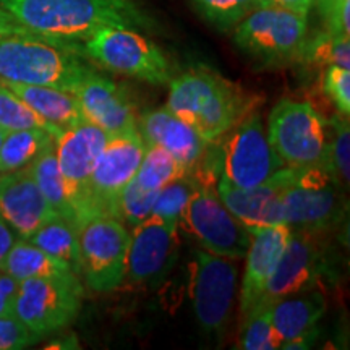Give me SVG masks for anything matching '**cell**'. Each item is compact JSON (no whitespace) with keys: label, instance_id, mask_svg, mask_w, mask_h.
Segmentation results:
<instances>
[{"label":"cell","instance_id":"obj_5","mask_svg":"<svg viewBox=\"0 0 350 350\" xmlns=\"http://www.w3.org/2000/svg\"><path fill=\"white\" fill-rule=\"evenodd\" d=\"M342 183L326 165L291 167L282 191L284 224L292 230L321 234L344 217Z\"/></svg>","mask_w":350,"mask_h":350},{"label":"cell","instance_id":"obj_11","mask_svg":"<svg viewBox=\"0 0 350 350\" xmlns=\"http://www.w3.org/2000/svg\"><path fill=\"white\" fill-rule=\"evenodd\" d=\"M190 232L213 255L242 260L252 234L219 198L216 183L198 182L182 214L180 226Z\"/></svg>","mask_w":350,"mask_h":350},{"label":"cell","instance_id":"obj_8","mask_svg":"<svg viewBox=\"0 0 350 350\" xmlns=\"http://www.w3.org/2000/svg\"><path fill=\"white\" fill-rule=\"evenodd\" d=\"M222 138L221 175L234 187L261 185L286 165L271 146L260 112L248 113Z\"/></svg>","mask_w":350,"mask_h":350},{"label":"cell","instance_id":"obj_24","mask_svg":"<svg viewBox=\"0 0 350 350\" xmlns=\"http://www.w3.org/2000/svg\"><path fill=\"white\" fill-rule=\"evenodd\" d=\"M2 269L16 281L34 278L80 279L67 265L25 239L15 240L3 261Z\"/></svg>","mask_w":350,"mask_h":350},{"label":"cell","instance_id":"obj_25","mask_svg":"<svg viewBox=\"0 0 350 350\" xmlns=\"http://www.w3.org/2000/svg\"><path fill=\"white\" fill-rule=\"evenodd\" d=\"M28 167L34 182L38 183L39 190L42 191L44 198L47 200V203L51 204L57 216L65 219L68 224H72L77 229L75 213H73L62 174H60L59 164H57L54 143L47 146Z\"/></svg>","mask_w":350,"mask_h":350},{"label":"cell","instance_id":"obj_23","mask_svg":"<svg viewBox=\"0 0 350 350\" xmlns=\"http://www.w3.org/2000/svg\"><path fill=\"white\" fill-rule=\"evenodd\" d=\"M12 93H15L23 103L28 104L34 112L47 124L59 130L70 129L81 124L83 113L75 96L67 91L51 86L23 85V83L2 81Z\"/></svg>","mask_w":350,"mask_h":350},{"label":"cell","instance_id":"obj_16","mask_svg":"<svg viewBox=\"0 0 350 350\" xmlns=\"http://www.w3.org/2000/svg\"><path fill=\"white\" fill-rule=\"evenodd\" d=\"M326 266V255L318 242V234L292 230L286 252L282 253L256 306H271L282 297L318 287Z\"/></svg>","mask_w":350,"mask_h":350},{"label":"cell","instance_id":"obj_28","mask_svg":"<svg viewBox=\"0 0 350 350\" xmlns=\"http://www.w3.org/2000/svg\"><path fill=\"white\" fill-rule=\"evenodd\" d=\"M183 174L187 172L167 151L152 144H146L142 163L137 174L133 175V182L143 190L159 191L170 180Z\"/></svg>","mask_w":350,"mask_h":350},{"label":"cell","instance_id":"obj_6","mask_svg":"<svg viewBox=\"0 0 350 350\" xmlns=\"http://www.w3.org/2000/svg\"><path fill=\"white\" fill-rule=\"evenodd\" d=\"M268 138L288 167L332 169L325 122L308 100H279L269 112Z\"/></svg>","mask_w":350,"mask_h":350},{"label":"cell","instance_id":"obj_38","mask_svg":"<svg viewBox=\"0 0 350 350\" xmlns=\"http://www.w3.org/2000/svg\"><path fill=\"white\" fill-rule=\"evenodd\" d=\"M41 340L39 336L26 327L15 317L0 318V350L26 349Z\"/></svg>","mask_w":350,"mask_h":350},{"label":"cell","instance_id":"obj_31","mask_svg":"<svg viewBox=\"0 0 350 350\" xmlns=\"http://www.w3.org/2000/svg\"><path fill=\"white\" fill-rule=\"evenodd\" d=\"M301 62L312 65H338V67H350V42L349 38L334 36L323 31L314 34L312 39L306 38L304 49L300 54Z\"/></svg>","mask_w":350,"mask_h":350},{"label":"cell","instance_id":"obj_45","mask_svg":"<svg viewBox=\"0 0 350 350\" xmlns=\"http://www.w3.org/2000/svg\"><path fill=\"white\" fill-rule=\"evenodd\" d=\"M2 177H3V175H2V174H0V180H2Z\"/></svg>","mask_w":350,"mask_h":350},{"label":"cell","instance_id":"obj_37","mask_svg":"<svg viewBox=\"0 0 350 350\" xmlns=\"http://www.w3.org/2000/svg\"><path fill=\"white\" fill-rule=\"evenodd\" d=\"M325 31L334 36L349 38L350 34V0H314Z\"/></svg>","mask_w":350,"mask_h":350},{"label":"cell","instance_id":"obj_30","mask_svg":"<svg viewBox=\"0 0 350 350\" xmlns=\"http://www.w3.org/2000/svg\"><path fill=\"white\" fill-rule=\"evenodd\" d=\"M0 129L5 131L42 129L49 131L54 138L62 131L41 119L28 104L23 103L15 93H12L2 81H0Z\"/></svg>","mask_w":350,"mask_h":350},{"label":"cell","instance_id":"obj_41","mask_svg":"<svg viewBox=\"0 0 350 350\" xmlns=\"http://www.w3.org/2000/svg\"><path fill=\"white\" fill-rule=\"evenodd\" d=\"M319 327L313 326L312 329L305 331L304 334L297 336V338L287 340L281 345V349H294V350H301V349H310L314 344V340L318 339L319 336Z\"/></svg>","mask_w":350,"mask_h":350},{"label":"cell","instance_id":"obj_22","mask_svg":"<svg viewBox=\"0 0 350 350\" xmlns=\"http://www.w3.org/2000/svg\"><path fill=\"white\" fill-rule=\"evenodd\" d=\"M325 312V295L314 287L274 301L271 305V319L284 344L317 326Z\"/></svg>","mask_w":350,"mask_h":350},{"label":"cell","instance_id":"obj_10","mask_svg":"<svg viewBox=\"0 0 350 350\" xmlns=\"http://www.w3.org/2000/svg\"><path fill=\"white\" fill-rule=\"evenodd\" d=\"M81 279L94 292H112L125 279L130 230L119 219L99 216L78 229Z\"/></svg>","mask_w":350,"mask_h":350},{"label":"cell","instance_id":"obj_36","mask_svg":"<svg viewBox=\"0 0 350 350\" xmlns=\"http://www.w3.org/2000/svg\"><path fill=\"white\" fill-rule=\"evenodd\" d=\"M323 93L338 107L340 116L350 113V72L349 68L329 65L323 75Z\"/></svg>","mask_w":350,"mask_h":350},{"label":"cell","instance_id":"obj_44","mask_svg":"<svg viewBox=\"0 0 350 350\" xmlns=\"http://www.w3.org/2000/svg\"><path fill=\"white\" fill-rule=\"evenodd\" d=\"M5 133H7L5 130L0 129V146H2V142H3V138H5Z\"/></svg>","mask_w":350,"mask_h":350},{"label":"cell","instance_id":"obj_43","mask_svg":"<svg viewBox=\"0 0 350 350\" xmlns=\"http://www.w3.org/2000/svg\"><path fill=\"white\" fill-rule=\"evenodd\" d=\"M12 34H33L28 29L23 28L18 21L8 15L5 10L0 8V39L5 36H12Z\"/></svg>","mask_w":350,"mask_h":350},{"label":"cell","instance_id":"obj_14","mask_svg":"<svg viewBox=\"0 0 350 350\" xmlns=\"http://www.w3.org/2000/svg\"><path fill=\"white\" fill-rule=\"evenodd\" d=\"M239 271L234 260L195 252L191 265V301L200 326L209 334L224 329L237 291Z\"/></svg>","mask_w":350,"mask_h":350},{"label":"cell","instance_id":"obj_12","mask_svg":"<svg viewBox=\"0 0 350 350\" xmlns=\"http://www.w3.org/2000/svg\"><path fill=\"white\" fill-rule=\"evenodd\" d=\"M144 148L146 144L138 129L109 137L96 161L88 187L90 219L99 216L116 217L117 196L137 174Z\"/></svg>","mask_w":350,"mask_h":350},{"label":"cell","instance_id":"obj_7","mask_svg":"<svg viewBox=\"0 0 350 350\" xmlns=\"http://www.w3.org/2000/svg\"><path fill=\"white\" fill-rule=\"evenodd\" d=\"M308 33L306 16L274 7H255L234 28L240 51L262 65L300 60Z\"/></svg>","mask_w":350,"mask_h":350},{"label":"cell","instance_id":"obj_9","mask_svg":"<svg viewBox=\"0 0 350 350\" xmlns=\"http://www.w3.org/2000/svg\"><path fill=\"white\" fill-rule=\"evenodd\" d=\"M83 292L81 279H25L18 284L13 314L42 339L75 321Z\"/></svg>","mask_w":350,"mask_h":350},{"label":"cell","instance_id":"obj_42","mask_svg":"<svg viewBox=\"0 0 350 350\" xmlns=\"http://www.w3.org/2000/svg\"><path fill=\"white\" fill-rule=\"evenodd\" d=\"M16 240V234L12 230V227L0 217V269H2L3 261L10 252L12 245L15 243Z\"/></svg>","mask_w":350,"mask_h":350},{"label":"cell","instance_id":"obj_21","mask_svg":"<svg viewBox=\"0 0 350 350\" xmlns=\"http://www.w3.org/2000/svg\"><path fill=\"white\" fill-rule=\"evenodd\" d=\"M252 239L247 250L242 288H240V312L243 317L255 308L275 266L286 252L292 229L287 224H274L250 229Z\"/></svg>","mask_w":350,"mask_h":350},{"label":"cell","instance_id":"obj_18","mask_svg":"<svg viewBox=\"0 0 350 350\" xmlns=\"http://www.w3.org/2000/svg\"><path fill=\"white\" fill-rule=\"evenodd\" d=\"M80 104L83 119L99 126L109 137L137 130V116L125 91L96 70L72 93Z\"/></svg>","mask_w":350,"mask_h":350},{"label":"cell","instance_id":"obj_3","mask_svg":"<svg viewBox=\"0 0 350 350\" xmlns=\"http://www.w3.org/2000/svg\"><path fill=\"white\" fill-rule=\"evenodd\" d=\"M167 107L208 143L219 142L243 119V98L206 68H191L169 83Z\"/></svg>","mask_w":350,"mask_h":350},{"label":"cell","instance_id":"obj_34","mask_svg":"<svg viewBox=\"0 0 350 350\" xmlns=\"http://www.w3.org/2000/svg\"><path fill=\"white\" fill-rule=\"evenodd\" d=\"M159 191L143 190L133 182V178L122 188L120 195L116 201V217L125 226L135 227L151 216L152 204H154L156 196Z\"/></svg>","mask_w":350,"mask_h":350},{"label":"cell","instance_id":"obj_29","mask_svg":"<svg viewBox=\"0 0 350 350\" xmlns=\"http://www.w3.org/2000/svg\"><path fill=\"white\" fill-rule=\"evenodd\" d=\"M196 187H198V182L191 174H183L170 180L157 193L151 209V216L163 219L170 226L180 227L182 214Z\"/></svg>","mask_w":350,"mask_h":350},{"label":"cell","instance_id":"obj_33","mask_svg":"<svg viewBox=\"0 0 350 350\" xmlns=\"http://www.w3.org/2000/svg\"><path fill=\"white\" fill-rule=\"evenodd\" d=\"M196 10L219 31H230L255 8V0H191Z\"/></svg>","mask_w":350,"mask_h":350},{"label":"cell","instance_id":"obj_17","mask_svg":"<svg viewBox=\"0 0 350 350\" xmlns=\"http://www.w3.org/2000/svg\"><path fill=\"white\" fill-rule=\"evenodd\" d=\"M288 177L291 167L284 165L268 182L253 188H239L219 175L216 190L227 209L250 230L256 227L284 224L282 191Z\"/></svg>","mask_w":350,"mask_h":350},{"label":"cell","instance_id":"obj_40","mask_svg":"<svg viewBox=\"0 0 350 350\" xmlns=\"http://www.w3.org/2000/svg\"><path fill=\"white\" fill-rule=\"evenodd\" d=\"M314 0H255L256 7H274L308 16Z\"/></svg>","mask_w":350,"mask_h":350},{"label":"cell","instance_id":"obj_15","mask_svg":"<svg viewBox=\"0 0 350 350\" xmlns=\"http://www.w3.org/2000/svg\"><path fill=\"white\" fill-rule=\"evenodd\" d=\"M178 227L148 216L130 232L125 279L133 286H154L172 269L178 253Z\"/></svg>","mask_w":350,"mask_h":350},{"label":"cell","instance_id":"obj_32","mask_svg":"<svg viewBox=\"0 0 350 350\" xmlns=\"http://www.w3.org/2000/svg\"><path fill=\"white\" fill-rule=\"evenodd\" d=\"M282 339L271 319V306H255L243 317L239 349L243 350H275L281 349Z\"/></svg>","mask_w":350,"mask_h":350},{"label":"cell","instance_id":"obj_39","mask_svg":"<svg viewBox=\"0 0 350 350\" xmlns=\"http://www.w3.org/2000/svg\"><path fill=\"white\" fill-rule=\"evenodd\" d=\"M18 284L15 278L0 269V318H10L13 314V304H15Z\"/></svg>","mask_w":350,"mask_h":350},{"label":"cell","instance_id":"obj_19","mask_svg":"<svg viewBox=\"0 0 350 350\" xmlns=\"http://www.w3.org/2000/svg\"><path fill=\"white\" fill-rule=\"evenodd\" d=\"M137 129L144 144L167 151L187 174H193L198 169L208 150L206 139L201 138L193 126L175 116L167 106L143 112L137 120Z\"/></svg>","mask_w":350,"mask_h":350},{"label":"cell","instance_id":"obj_20","mask_svg":"<svg viewBox=\"0 0 350 350\" xmlns=\"http://www.w3.org/2000/svg\"><path fill=\"white\" fill-rule=\"evenodd\" d=\"M0 217L25 240L57 217L34 182L29 167L3 174L0 180Z\"/></svg>","mask_w":350,"mask_h":350},{"label":"cell","instance_id":"obj_1","mask_svg":"<svg viewBox=\"0 0 350 350\" xmlns=\"http://www.w3.org/2000/svg\"><path fill=\"white\" fill-rule=\"evenodd\" d=\"M0 8L36 36L78 46L104 28L150 29L137 0H0Z\"/></svg>","mask_w":350,"mask_h":350},{"label":"cell","instance_id":"obj_4","mask_svg":"<svg viewBox=\"0 0 350 350\" xmlns=\"http://www.w3.org/2000/svg\"><path fill=\"white\" fill-rule=\"evenodd\" d=\"M78 51L100 68L150 85H169L174 78L167 55L135 28H104L78 44Z\"/></svg>","mask_w":350,"mask_h":350},{"label":"cell","instance_id":"obj_35","mask_svg":"<svg viewBox=\"0 0 350 350\" xmlns=\"http://www.w3.org/2000/svg\"><path fill=\"white\" fill-rule=\"evenodd\" d=\"M332 137L327 139L329 144V161L336 177L347 190L350 180V130L349 117L338 113L331 119Z\"/></svg>","mask_w":350,"mask_h":350},{"label":"cell","instance_id":"obj_27","mask_svg":"<svg viewBox=\"0 0 350 350\" xmlns=\"http://www.w3.org/2000/svg\"><path fill=\"white\" fill-rule=\"evenodd\" d=\"M52 143L54 137L42 129L7 131L0 146V174L28 167Z\"/></svg>","mask_w":350,"mask_h":350},{"label":"cell","instance_id":"obj_2","mask_svg":"<svg viewBox=\"0 0 350 350\" xmlns=\"http://www.w3.org/2000/svg\"><path fill=\"white\" fill-rule=\"evenodd\" d=\"M93 70L78 46L36 34H12L0 39V81L51 86L73 93Z\"/></svg>","mask_w":350,"mask_h":350},{"label":"cell","instance_id":"obj_13","mask_svg":"<svg viewBox=\"0 0 350 350\" xmlns=\"http://www.w3.org/2000/svg\"><path fill=\"white\" fill-rule=\"evenodd\" d=\"M109 135L90 122L70 126L54 138L55 157L77 219V230L90 221L88 187L94 164L104 150Z\"/></svg>","mask_w":350,"mask_h":350},{"label":"cell","instance_id":"obj_26","mask_svg":"<svg viewBox=\"0 0 350 350\" xmlns=\"http://www.w3.org/2000/svg\"><path fill=\"white\" fill-rule=\"evenodd\" d=\"M28 242L67 265L81 279V256L78 230L62 217H54L34 232Z\"/></svg>","mask_w":350,"mask_h":350}]
</instances>
